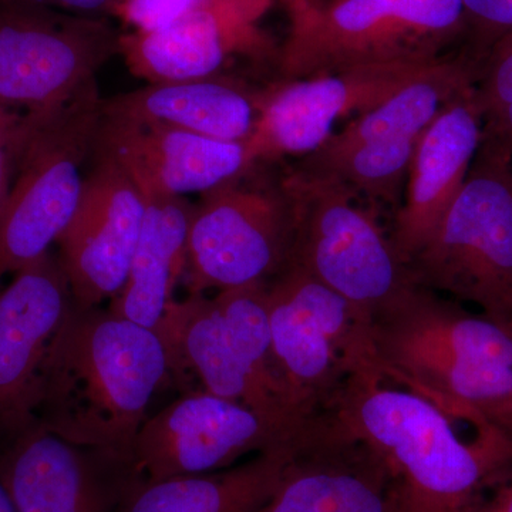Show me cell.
I'll return each instance as SVG.
<instances>
[{
	"label": "cell",
	"instance_id": "cell-1",
	"mask_svg": "<svg viewBox=\"0 0 512 512\" xmlns=\"http://www.w3.org/2000/svg\"><path fill=\"white\" fill-rule=\"evenodd\" d=\"M168 382L167 350L156 330L74 303L47 357L36 423L133 468L148 406Z\"/></svg>",
	"mask_w": 512,
	"mask_h": 512
},
{
	"label": "cell",
	"instance_id": "cell-2",
	"mask_svg": "<svg viewBox=\"0 0 512 512\" xmlns=\"http://www.w3.org/2000/svg\"><path fill=\"white\" fill-rule=\"evenodd\" d=\"M323 414L382 458L406 512H463L512 467L511 441L485 417L461 440L443 407L382 373L353 376Z\"/></svg>",
	"mask_w": 512,
	"mask_h": 512
},
{
	"label": "cell",
	"instance_id": "cell-3",
	"mask_svg": "<svg viewBox=\"0 0 512 512\" xmlns=\"http://www.w3.org/2000/svg\"><path fill=\"white\" fill-rule=\"evenodd\" d=\"M380 372L476 426V406L512 393V333L483 313L412 285L370 318Z\"/></svg>",
	"mask_w": 512,
	"mask_h": 512
},
{
	"label": "cell",
	"instance_id": "cell-4",
	"mask_svg": "<svg viewBox=\"0 0 512 512\" xmlns=\"http://www.w3.org/2000/svg\"><path fill=\"white\" fill-rule=\"evenodd\" d=\"M266 286L173 299L156 332L167 350L171 382L180 387L195 382L204 392L303 423L311 419L293 407L276 366Z\"/></svg>",
	"mask_w": 512,
	"mask_h": 512
},
{
	"label": "cell",
	"instance_id": "cell-5",
	"mask_svg": "<svg viewBox=\"0 0 512 512\" xmlns=\"http://www.w3.org/2000/svg\"><path fill=\"white\" fill-rule=\"evenodd\" d=\"M101 106L94 80L56 109L22 113L18 163L0 215V282L50 252L72 222L103 119Z\"/></svg>",
	"mask_w": 512,
	"mask_h": 512
},
{
	"label": "cell",
	"instance_id": "cell-6",
	"mask_svg": "<svg viewBox=\"0 0 512 512\" xmlns=\"http://www.w3.org/2000/svg\"><path fill=\"white\" fill-rule=\"evenodd\" d=\"M463 0H333L289 30L285 80L375 64L433 62L467 39Z\"/></svg>",
	"mask_w": 512,
	"mask_h": 512
},
{
	"label": "cell",
	"instance_id": "cell-7",
	"mask_svg": "<svg viewBox=\"0 0 512 512\" xmlns=\"http://www.w3.org/2000/svg\"><path fill=\"white\" fill-rule=\"evenodd\" d=\"M276 366L306 419L326 412L353 376L380 372L370 319L296 264L266 286Z\"/></svg>",
	"mask_w": 512,
	"mask_h": 512
},
{
	"label": "cell",
	"instance_id": "cell-8",
	"mask_svg": "<svg viewBox=\"0 0 512 512\" xmlns=\"http://www.w3.org/2000/svg\"><path fill=\"white\" fill-rule=\"evenodd\" d=\"M413 285L512 319V164L476 156L433 237L407 262Z\"/></svg>",
	"mask_w": 512,
	"mask_h": 512
},
{
	"label": "cell",
	"instance_id": "cell-9",
	"mask_svg": "<svg viewBox=\"0 0 512 512\" xmlns=\"http://www.w3.org/2000/svg\"><path fill=\"white\" fill-rule=\"evenodd\" d=\"M295 205L291 264L329 286L367 318L412 286L389 235L360 198L333 178L293 170L285 177Z\"/></svg>",
	"mask_w": 512,
	"mask_h": 512
},
{
	"label": "cell",
	"instance_id": "cell-10",
	"mask_svg": "<svg viewBox=\"0 0 512 512\" xmlns=\"http://www.w3.org/2000/svg\"><path fill=\"white\" fill-rule=\"evenodd\" d=\"M247 177L201 195L194 204L188 293L268 285L291 265L296 217L285 178L271 185Z\"/></svg>",
	"mask_w": 512,
	"mask_h": 512
},
{
	"label": "cell",
	"instance_id": "cell-11",
	"mask_svg": "<svg viewBox=\"0 0 512 512\" xmlns=\"http://www.w3.org/2000/svg\"><path fill=\"white\" fill-rule=\"evenodd\" d=\"M315 419L282 420L192 390L148 417L134 446L133 474L154 481L225 470L244 457L295 446Z\"/></svg>",
	"mask_w": 512,
	"mask_h": 512
},
{
	"label": "cell",
	"instance_id": "cell-12",
	"mask_svg": "<svg viewBox=\"0 0 512 512\" xmlns=\"http://www.w3.org/2000/svg\"><path fill=\"white\" fill-rule=\"evenodd\" d=\"M119 37L104 20L0 5V106L23 114L62 106L119 53Z\"/></svg>",
	"mask_w": 512,
	"mask_h": 512
},
{
	"label": "cell",
	"instance_id": "cell-13",
	"mask_svg": "<svg viewBox=\"0 0 512 512\" xmlns=\"http://www.w3.org/2000/svg\"><path fill=\"white\" fill-rule=\"evenodd\" d=\"M439 60L355 67L262 90L258 120L245 141L249 160L259 165L308 156L332 136L339 120L373 109Z\"/></svg>",
	"mask_w": 512,
	"mask_h": 512
},
{
	"label": "cell",
	"instance_id": "cell-14",
	"mask_svg": "<svg viewBox=\"0 0 512 512\" xmlns=\"http://www.w3.org/2000/svg\"><path fill=\"white\" fill-rule=\"evenodd\" d=\"M74 306L52 251L13 274L0 291V441L36 424L47 357Z\"/></svg>",
	"mask_w": 512,
	"mask_h": 512
},
{
	"label": "cell",
	"instance_id": "cell-15",
	"mask_svg": "<svg viewBox=\"0 0 512 512\" xmlns=\"http://www.w3.org/2000/svg\"><path fill=\"white\" fill-rule=\"evenodd\" d=\"M82 200L59 238V256L77 308H99L119 295L136 251L147 200L113 158L93 151Z\"/></svg>",
	"mask_w": 512,
	"mask_h": 512
},
{
	"label": "cell",
	"instance_id": "cell-16",
	"mask_svg": "<svg viewBox=\"0 0 512 512\" xmlns=\"http://www.w3.org/2000/svg\"><path fill=\"white\" fill-rule=\"evenodd\" d=\"M274 0H205L174 25L119 37V53L133 76L147 83L221 76L232 60L274 59L275 45L262 20Z\"/></svg>",
	"mask_w": 512,
	"mask_h": 512
},
{
	"label": "cell",
	"instance_id": "cell-17",
	"mask_svg": "<svg viewBox=\"0 0 512 512\" xmlns=\"http://www.w3.org/2000/svg\"><path fill=\"white\" fill-rule=\"evenodd\" d=\"M259 512H406L382 458L320 414Z\"/></svg>",
	"mask_w": 512,
	"mask_h": 512
},
{
	"label": "cell",
	"instance_id": "cell-18",
	"mask_svg": "<svg viewBox=\"0 0 512 512\" xmlns=\"http://www.w3.org/2000/svg\"><path fill=\"white\" fill-rule=\"evenodd\" d=\"M133 476L37 423L0 450V478L18 512H114Z\"/></svg>",
	"mask_w": 512,
	"mask_h": 512
},
{
	"label": "cell",
	"instance_id": "cell-19",
	"mask_svg": "<svg viewBox=\"0 0 512 512\" xmlns=\"http://www.w3.org/2000/svg\"><path fill=\"white\" fill-rule=\"evenodd\" d=\"M94 150L113 158L144 195L208 194L256 165L245 141H224L177 128L103 117Z\"/></svg>",
	"mask_w": 512,
	"mask_h": 512
},
{
	"label": "cell",
	"instance_id": "cell-20",
	"mask_svg": "<svg viewBox=\"0 0 512 512\" xmlns=\"http://www.w3.org/2000/svg\"><path fill=\"white\" fill-rule=\"evenodd\" d=\"M474 86L456 94L421 136L389 238L404 265L433 237L466 183L481 144Z\"/></svg>",
	"mask_w": 512,
	"mask_h": 512
},
{
	"label": "cell",
	"instance_id": "cell-21",
	"mask_svg": "<svg viewBox=\"0 0 512 512\" xmlns=\"http://www.w3.org/2000/svg\"><path fill=\"white\" fill-rule=\"evenodd\" d=\"M259 96L247 84L224 76L147 83L103 100V117L177 128L224 141H247L259 114Z\"/></svg>",
	"mask_w": 512,
	"mask_h": 512
},
{
	"label": "cell",
	"instance_id": "cell-22",
	"mask_svg": "<svg viewBox=\"0 0 512 512\" xmlns=\"http://www.w3.org/2000/svg\"><path fill=\"white\" fill-rule=\"evenodd\" d=\"M144 197L147 210L140 239L126 284L109 302V311L156 330L187 269L194 204L185 197Z\"/></svg>",
	"mask_w": 512,
	"mask_h": 512
},
{
	"label": "cell",
	"instance_id": "cell-23",
	"mask_svg": "<svg viewBox=\"0 0 512 512\" xmlns=\"http://www.w3.org/2000/svg\"><path fill=\"white\" fill-rule=\"evenodd\" d=\"M298 444L214 473L154 481L133 476L114 512H259Z\"/></svg>",
	"mask_w": 512,
	"mask_h": 512
},
{
	"label": "cell",
	"instance_id": "cell-24",
	"mask_svg": "<svg viewBox=\"0 0 512 512\" xmlns=\"http://www.w3.org/2000/svg\"><path fill=\"white\" fill-rule=\"evenodd\" d=\"M474 90L483 123L477 156L512 164V33L481 53Z\"/></svg>",
	"mask_w": 512,
	"mask_h": 512
},
{
	"label": "cell",
	"instance_id": "cell-25",
	"mask_svg": "<svg viewBox=\"0 0 512 512\" xmlns=\"http://www.w3.org/2000/svg\"><path fill=\"white\" fill-rule=\"evenodd\" d=\"M204 2L205 0H120L113 15L133 33H153L174 25Z\"/></svg>",
	"mask_w": 512,
	"mask_h": 512
},
{
	"label": "cell",
	"instance_id": "cell-26",
	"mask_svg": "<svg viewBox=\"0 0 512 512\" xmlns=\"http://www.w3.org/2000/svg\"><path fill=\"white\" fill-rule=\"evenodd\" d=\"M467 46L481 55L498 37L512 33V0H463Z\"/></svg>",
	"mask_w": 512,
	"mask_h": 512
},
{
	"label": "cell",
	"instance_id": "cell-27",
	"mask_svg": "<svg viewBox=\"0 0 512 512\" xmlns=\"http://www.w3.org/2000/svg\"><path fill=\"white\" fill-rule=\"evenodd\" d=\"M23 114L0 106V215L8 201L22 138Z\"/></svg>",
	"mask_w": 512,
	"mask_h": 512
},
{
	"label": "cell",
	"instance_id": "cell-28",
	"mask_svg": "<svg viewBox=\"0 0 512 512\" xmlns=\"http://www.w3.org/2000/svg\"><path fill=\"white\" fill-rule=\"evenodd\" d=\"M463 512H512V467Z\"/></svg>",
	"mask_w": 512,
	"mask_h": 512
},
{
	"label": "cell",
	"instance_id": "cell-29",
	"mask_svg": "<svg viewBox=\"0 0 512 512\" xmlns=\"http://www.w3.org/2000/svg\"><path fill=\"white\" fill-rule=\"evenodd\" d=\"M485 419L493 423L512 443V393L504 399L476 406Z\"/></svg>",
	"mask_w": 512,
	"mask_h": 512
},
{
	"label": "cell",
	"instance_id": "cell-30",
	"mask_svg": "<svg viewBox=\"0 0 512 512\" xmlns=\"http://www.w3.org/2000/svg\"><path fill=\"white\" fill-rule=\"evenodd\" d=\"M279 2L288 13L291 30L308 22L322 6L320 0H279Z\"/></svg>",
	"mask_w": 512,
	"mask_h": 512
},
{
	"label": "cell",
	"instance_id": "cell-31",
	"mask_svg": "<svg viewBox=\"0 0 512 512\" xmlns=\"http://www.w3.org/2000/svg\"><path fill=\"white\" fill-rule=\"evenodd\" d=\"M57 5L82 13H106L113 15L120 0H53Z\"/></svg>",
	"mask_w": 512,
	"mask_h": 512
},
{
	"label": "cell",
	"instance_id": "cell-32",
	"mask_svg": "<svg viewBox=\"0 0 512 512\" xmlns=\"http://www.w3.org/2000/svg\"><path fill=\"white\" fill-rule=\"evenodd\" d=\"M0 512H18L15 505H13L12 498H10L8 488L3 484L2 478H0Z\"/></svg>",
	"mask_w": 512,
	"mask_h": 512
},
{
	"label": "cell",
	"instance_id": "cell-33",
	"mask_svg": "<svg viewBox=\"0 0 512 512\" xmlns=\"http://www.w3.org/2000/svg\"><path fill=\"white\" fill-rule=\"evenodd\" d=\"M507 328L512 333V319L510 320V322L507 323Z\"/></svg>",
	"mask_w": 512,
	"mask_h": 512
},
{
	"label": "cell",
	"instance_id": "cell-34",
	"mask_svg": "<svg viewBox=\"0 0 512 512\" xmlns=\"http://www.w3.org/2000/svg\"><path fill=\"white\" fill-rule=\"evenodd\" d=\"M0 284H2V282H0ZM0 291H2V285H0Z\"/></svg>",
	"mask_w": 512,
	"mask_h": 512
}]
</instances>
